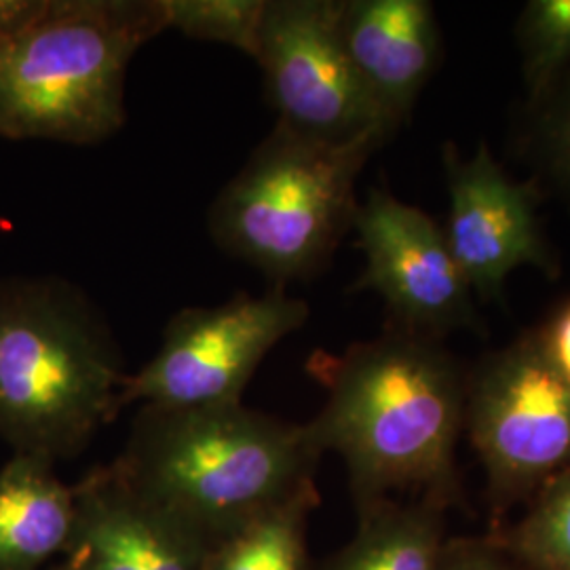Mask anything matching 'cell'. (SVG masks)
<instances>
[{
  "label": "cell",
  "mask_w": 570,
  "mask_h": 570,
  "mask_svg": "<svg viewBox=\"0 0 570 570\" xmlns=\"http://www.w3.org/2000/svg\"><path fill=\"white\" fill-rule=\"evenodd\" d=\"M362 515L357 537L327 570H444L442 534L428 508L389 501Z\"/></svg>",
  "instance_id": "5bb4252c"
},
{
  "label": "cell",
  "mask_w": 570,
  "mask_h": 570,
  "mask_svg": "<svg viewBox=\"0 0 570 570\" xmlns=\"http://www.w3.org/2000/svg\"><path fill=\"white\" fill-rule=\"evenodd\" d=\"M444 570H508L505 567H501L497 560L487 558L482 553H465V556H459L454 562H449L446 558V564Z\"/></svg>",
  "instance_id": "7402d4cb"
},
{
  "label": "cell",
  "mask_w": 570,
  "mask_h": 570,
  "mask_svg": "<svg viewBox=\"0 0 570 570\" xmlns=\"http://www.w3.org/2000/svg\"><path fill=\"white\" fill-rule=\"evenodd\" d=\"M167 30L228 45L254 60L266 0H164Z\"/></svg>",
  "instance_id": "e0dca14e"
},
{
  "label": "cell",
  "mask_w": 570,
  "mask_h": 570,
  "mask_svg": "<svg viewBox=\"0 0 570 570\" xmlns=\"http://www.w3.org/2000/svg\"><path fill=\"white\" fill-rule=\"evenodd\" d=\"M45 570H75V569H72V564H70V562H66V560H63V562H61V564H58V567H51V569H45Z\"/></svg>",
  "instance_id": "603a6c76"
},
{
  "label": "cell",
  "mask_w": 570,
  "mask_h": 570,
  "mask_svg": "<svg viewBox=\"0 0 570 570\" xmlns=\"http://www.w3.org/2000/svg\"><path fill=\"white\" fill-rule=\"evenodd\" d=\"M311 308L271 285L242 292L216 306L178 311L164 330L157 353L127 374L121 406H225L244 402L245 387L266 355L305 326Z\"/></svg>",
  "instance_id": "8992f818"
},
{
  "label": "cell",
  "mask_w": 570,
  "mask_h": 570,
  "mask_svg": "<svg viewBox=\"0 0 570 570\" xmlns=\"http://www.w3.org/2000/svg\"><path fill=\"white\" fill-rule=\"evenodd\" d=\"M308 370L326 404L306 428L322 452L341 454L362 511L449 487L468 383L438 338L387 326L338 355L315 353Z\"/></svg>",
  "instance_id": "6da1fadb"
},
{
  "label": "cell",
  "mask_w": 570,
  "mask_h": 570,
  "mask_svg": "<svg viewBox=\"0 0 570 570\" xmlns=\"http://www.w3.org/2000/svg\"><path fill=\"white\" fill-rule=\"evenodd\" d=\"M317 494L266 511L207 550L205 570H308L306 518Z\"/></svg>",
  "instance_id": "9a60e30c"
},
{
  "label": "cell",
  "mask_w": 570,
  "mask_h": 570,
  "mask_svg": "<svg viewBox=\"0 0 570 570\" xmlns=\"http://www.w3.org/2000/svg\"><path fill=\"white\" fill-rule=\"evenodd\" d=\"M322 454L306 425L244 402L142 406L112 465L209 550L266 511L317 494Z\"/></svg>",
  "instance_id": "7a4b0ae2"
},
{
  "label": "cell",
  "mask_w": 570,
  "mask_h": 570,
  "mask_svg": "<svg viewBox=\"0 0 570 570\" xmlns=\"http://www.w3.org/2000/svg\"><path fill=\"white\" fill-rule=\"evenodd\" d=\"M53 465L37 454H13L0 468V570H45L66 556L77 503Z\"/></svg>",
  "instance_id": "4fadbf2b"
},
{
  "label": "cell",
  "mask_w": 570,
  "mask_h": 570,
  "mask_svg": "<svg viewBox=\"0 0 570 570\" xmlns=\"http://www.w3.org/2000/svg\"><path fill=\"white\" fill-rule=\"evenodd\" d=\"M444 167L450 197L444 235L473 296L499 298L520 266L556 273L537 214L534 183L511 180L487 144L469 159L454 144H444Z\"/></svg>",
  "instance_id": "30bf717a"
},
{
  "label": "cell",
  "mask_w": 570,
  "mask_h": 570,
  "mask_svg": "<svg viewBox=\"0 0 570 570\" xmlns=\"http://www.w3.org/2000/svg\"><path fill=\"white\" fill-rule=\"evenodd\" d=\"M537 106L541 108L534 122L537 159L551 183L570 197V72Z\"/></svg>",
  "instance_id": "d6986e66"
},
{
  "label": "cell",
  "mask_w": 570,
  "mask_h": 570,
  "mask_svg": "<svg viewBox=\"0 0 570 570\" xmlns=\"http://www.w3.org/2000/svg\"><path fill=\"white\" fill-rule=\"evenodd\" d=\"M75 489L66 562L75 570H205L207 546L134 489L119 469H91Z\"/></svg>",
  "instance_id": "8fae6325"
},
{
  "label": "cell",
  "mask_w": 570,
  "mask_h": 570,
  "mask_svg": "<svg viewBox=\"0 0 570 570\" xmlns=\"http://www.w3.org/2000/svg\"><path fill=\"white\" fill-rule=\"evenodd\" d=\"M515 550L539 570H570V469L543 489L515 532Z\"/></svg>",
  "instance_id": "ac0fdd59"
},
{
  "label": "cell",
  "mask_w": 570,
  "mask_h": 570,
  "mask_svg": "<svg viewBox=\"0 0 570 570\" xmlns=\"http://www.w3.org/2000/svg\"><path fill=\"white\" fill-rule=\"evenodd\" d=\"M47 0H0V42L16 37L37 20Z\"/></svg>",
  "instance_id": "44dd1931"
},
{
  "label": "cell",
  "mask_w": 570,
  "mask_h": 570,
  "mask_svg": "<svg viewBox=\"0 0 570 570\" xmlns=\"http://www.w3.org/2000/svg\"><path fill=\"white\" fill-rule=\"evenodd\" d=\"M351 230L366 261L353 292H376L387 306L389 326L438 341L475 326L473 292L444 228L423 209L374 186L357 204Z\"/></svg>",
  "instance_id": "9c48e42d"
},
{
  "label": "cell",
  "mask_w": 570,
  "mask_h": 570,
  "mask_svg": "<svg viewBox=\"0 0 570 570\" xmlns=\"http://www.w3.org/2000/svg\"><path fill=\"white\" fill-rule=\"evenodd\" d=\"M534 336L551 366L570 383V301L551 315L546 326L534 330Z\"/></svg>",
  "instance_id": "ffe728a7"
},
{
  "label": "cell",
  "mask_w": 570,
  "mask_h": 570,
  "mask_svg": "<svg viewBox=\"0 0 570 570\" xmlns=\"http://www.w3.org/2000/svg\"><path fill=\"white\" fill-rule=\"evenodd\" d=\"M338 26L370 100L400 129L440 58L433 7L428 0H341Z\"/></svg>",
  "instance_id": "7c38bea8"
},
{
  "label": "cell",
  "mask_w": 570,
  "mask_h": 570,
  "mask_svg": "<svg viewBox=\"0 0 570 570\" xmlns=\"http://www.w3.org/2000/svg\"><path fill=\"white\" fill-rule=\"evenodd\" d=\"M524 81L539 104L570 66V0H532L520 21Z\"/></svg>",
  "instance_id": "2e32d148"
},
{
  "label": "cell",
  "mask_w": 570,
  "mask_h": 570,
  "mask_svg": "<svg viewBox=\"0 0 570 570\" xmlns=\"http://www.w3.org/2000/svg\"><path fill=\"white\" fill-rule=\"evenodd\" d=\"M383 146L315 142L275 125L212 204V239L273 285L315 277L351 230L355 184Z\"/></svg>",
  "instance_id": "5b68a950"
},
{
  "label": "cell",
  "mask_w": 570,
  "mask_h": 570,
  "mask_svg": "<svg viewBox=\"0 0 570 570\" xmlns=\"http://www.w3.org/2000/svg\"><path fill=\"white\" fill-rule=\"evenodd\" d=\"M165 30L164 0H47L0 42V138H112L125 125L127 68Z\"/></svg>",
  "instance_id": "277c9868"
},
{
  "label": "cell",
  "mask_w": 570,
  "mask_h": 570,
  "mask_svg": "<svg viewBox=\"0 0 570 570\" xmlns=\"http://www.w3.org/2000/svg\"><path fill=\"white\" fill-rule=\"evenodd\" d=\"M125 379L115 334L79 285L0 279V438L13 454H79L121 412Z\"/></svg>",
  "instance_id": "3957f363"
},
{
  "label": "cell",
  "mask_w": 570,
  "mask_h": 570,
  "mask_svg": "<svg viewBox=\"0 0 570 570\" xmlns=\"http://www.w3.org/2000/svg\"><path fill=\"white\" fill-rule=\"evenodd\" d=\"M465 425L501 492L548 487L570 469V383L530 332L492 353L465 395Z\"/></svg>",
  "instance_id": "ba28073f"
},
{
  "label": "cell",
  "mask_w": 570,
  "mask_h": 570,
  "mask_svg": "<svg viewBox=\"0 0 570 570\" xmlns=\"http://www.w3.org/2000/svg\"><path fill=\"white\" fill-rule=\"evenodd\" d=\"M341 0H266L254 60L277 125L306 140L351 144L397 131L370 100L341 39Z\"/></svg>",
  "instance_id": "52a82bcc"
}]
</instances>
